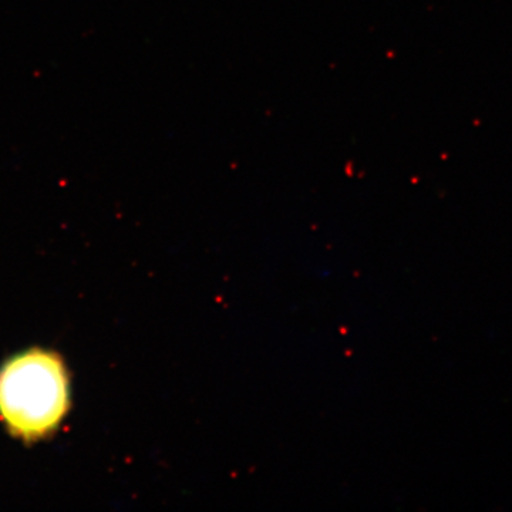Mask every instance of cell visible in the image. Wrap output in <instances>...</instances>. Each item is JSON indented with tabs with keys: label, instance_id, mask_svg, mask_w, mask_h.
<instances>
[{
	"label": "cell",
	"instance_id": "obj_1",
	"mask_svg": "<svg viewBox=\"0 0 512 512\" xmlns=\"http://www.w3.org/2000/svg\"><path fill=\"white\" fill-rule=\"evenodd\" d=\"M69 410V377L59 357L32 350L0 370V419L23 439L52 433Z\"/></svg>",
	"mask_w": 512,
	"mask_h": 512
}]
</instances>
